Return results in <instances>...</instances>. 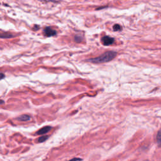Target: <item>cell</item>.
Wrapping results in <instances>:
<instances>
[{
  "mask_svg": "<svg viewBox=\"0 0 161 161\" xmlns=\"http://www.w3.org/2000/svg\"><path fill=\"white\" fill-rule=\"evenodd\" d=\"M117 53L114 51H109L104 53L99 57H94L92 59H89L88 60V62L94 63V64H101L110 62L113 60L116 56H117Z\"/></svg>",
  "mask_w": 161,
  "mask_h": 161,
  "instance_id": "cell-1",
  "label": "cell"
},
{
  "mask_svg": "<svg viewBox=\"0 0 161 161\" xmlns=\"http://www.w3.org/2000/svg\"><path fill=\"white\" fill-rule=\"evenodd\" d=\"M102 42L105 46H108V45H112L114 43L115 39L108 36H104L102 38Z\"/></svg>",
  "mask_w": 161,
  "mask_h": 161,
  "instance_id": "cell-2",
  "label": "cell"
},
{
  "mask_svg": "<svg viewBox=\"0 0 161 161\" xmlns=\"http://www.w3.org/2000/svg\"><path fill=\"white\" fill-rule=\"evenodd\" d=\"M44 32L45 35H46L47 37H52L57 34L56 31H55V30H52L51 28H50V27L45 28L44 30Z\"/></svg>",
  "mask_w": 161,
  "mask_h": 161,
  "instance_id": "cell-3",
  "label": "cell"
},
{
  "mask_svg": "<svg viewBox=\"0 0 161 161\" xmlns=\"http://www.w3.org/2000/svg\"><path fill=\"white\" fill-rule=\"evenodd\" d=\"M51 127H49V126H47V127H44L42 128L41 129H40L38 132H37V135H43L48 133L49 131L51 130Z\"/></svg>",
  "mask_w": 161,
  "mask_h": 161,
  "instance_id": "cell-4",
  "label": "cell"
},
{
  "mask_svg": "<svg viewBox=\"0 0 161 161\" xmlns=\"http://www.w3.org/2000/svg\"><path fill=\"white\" fill-rule=\"evenodd\" d=\"M31 119V117L28 115H23L20 116V117L17 118V120L18 121H21V122H27V121H28Z\"/></svg>",
  "mask_w": 161,
  "mask_h": 161,
  "instance_id": "cell-5",
  "label": "cell"
},
{
  "mask_svg": "<svg viewBox=\"0 0 161 161\" xmlns=\"http://www.w3.org/2000/svg\"><path fill=\"white\" fill-rule=\"evenodd\" d=\"M157 141L158 144L161 146V129L159 131V132L157 133Z\"/></svg>",
  "mask_w": 161,
  "mask_h": 161,
  "instance_id": "cell-6",
  "label": "cell"
},
{
  "mask_svg": "<svg viewBox=\"0 0 161 161\" xmlns=\"http://www.w3.org/2000/svg\"><path fill=\"white\" fill-rule=\"evenodd\" d=\"M48 139H49V136H42V137H40L38 139V141L39 143H42V142H45V141L47 140Z\"/></svg>",
  "mask_w": 161,
  "mask_h": 161,
  "instance_id": "cell-7",
  "label": "cell"
},
{
  "mask_svg": "<svg viewBox=\"0 0 161 161\" xmlns=\"http://www.w3.org/2000/svg\"><path fill=\"white\" fill-rule=\"evenodd\" d=\"M113 28L114 30V31H120V30H122V27L118 24H116L114 25Z\"/></svg>",
  "mask_w": 161,
  "mask_h": 161,
  "instance_id": "cell-8",
  "label": "cell"
},
{
  "mask_svg": "<svg viewBox=\"0 0 161 161\" xmlns=\"http://www.w3.org/2000/svg\"><path fill=\"white\" fill-rule=\"evenodd\" d=\"M13 37V36L12 35L9 34V33H4V35L1 34V38H11V37Z\"/></svg>",
  "mask_w": 161,
  "mask_h": 161,
  "instance_id": "cell-9",
  "label": "cell"
},
{
  "mask_svg": "<svg viewBox=\"0 0 161 161\" xmlns=\"http://www.w3.org/2000/svg\"><path fill=\"white\" fill-rule=\"evenodd\" d=\"M75 41L76 42H80V41H81V38H80V37L79 36L75 37Z\"/></svg>",
  "mask_w": 161,
  "mask_h": 161,
  "instance_id": "cell-10",
  "label": "cell"
},
{
  "mask_svg": "<svg viewBox=\"0 0 161 161\" xmlns=\"http://www.w3.org/2000/svg\"><path fill=\"white\" fill-rule=\"evenodd\" d=\"M1 79H3V78H4V75L3 73H1Z\"/></svg>",
  "mask_w": 161,
  "mask_h": 161,
  "instance_id": "cell-11",
  "label": "cell"
},
{
  "mask_svg": "<svg viewBox=\"0 0 161 161\" xmlns=\"http://www.w3.org/2000/svg\"><path fill=\"white\" fill-rule=\"evenodd\" d=\"M73 159H75V160H81V159H79V158H74Z\"/></svg>",
  "mask_w": 161,
  "mask_h": 161,
  "instance_id": "cell-12",
  "label": "cell"
}]
</instances>
